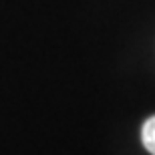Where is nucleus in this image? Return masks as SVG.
I'll return each instance as SVG.
<instances>
[{"label":"nucleus","instance_id":"obj_1","mask_svg":"<svg viewBox=\"0 0 155 155\" xmlns=\"http://www.w3.org/2000/svg\"><path fill=\"white\" fill-rule=\"evenodd\" d=\"M141 139H143L145 149L151 155H155V115L145 121L143 129H141Z\"/></svg>","mask_w":155,"mask_h":155}]
</instances>
